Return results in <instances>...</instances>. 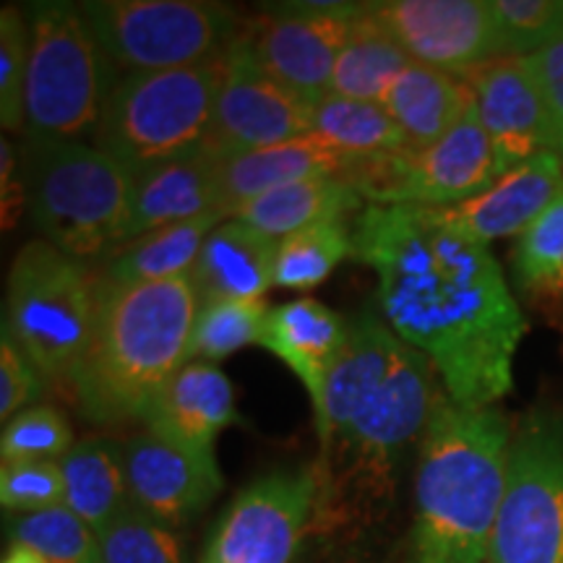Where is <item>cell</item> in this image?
<instances>
[{"label":"cell","instance_id":"26","mask_svg":"<svg viewBox=\"0 0 563 563\" xmlns=\"http://www.w3.org/2000/svg\"><path fill=\"white\" fill-rule=\"evenodd\" d=\"M382 104L405 133L407 150L422 152L462 121L464 112L473 108V91L462 76L412 63L394 81Z\"/></svg>","mask_w":563,"mask_h":563},{"label":"cell","instance_id":"32","mask_svg":"<svg viewBox=\"0 0 563 563\" xmlns=\"http://www.w3.org/2000/svg\"><path fill=\"white\" fill-rule=\"evenodd\" d=\"M511 269L514 285L527 298L563 302V191L517 238Z\"/></svg>","mask_w":563,"mask_h":563},{"label":"cell","instance_id":"11","mask_svg":"<svg viewBox=\"0 0 563 563\" xmlns=\"http://www.w3.org/2000/svg\"><path fill=\"white\" fill-rule=\"evenodd\" d=\"M313 102L272 79L238 37L224 53V70L203 150L230 159L313 133Z\"/></svg>","mask_w":563,"mask_h":563},{"label":"cell","instance_id":"1","mask_svg":"<svg viewBox=\"0 0 563 563\" xmlns=\"http://www.w3.org/2000/svg\"><path fill=\"white\" fill-rule=\"evenodd\" d=\"M352 258L376 274L386 327L439 371L449 399L493 407L514 389L527 319L488 245L428 207H373L352 222Z\"/></svg>","mask_w":563,"mask_h":563},{"label":"cell","instance_id":"41","mask_svg":"<svg viewBox=\"0 0 563 563\" xmlns=\"http://www.w3.org/2000/svg\"><path fill=\"white\" fill-rule=\"evenodd\" d=\"M16 152L9 136L0 141V191H3V228L9 230L16 224L21 207H26L24 199V183L21 173L16 175Z\"/></svg>","mask_w":563,"mask_h":563},{"label":"cell","instance_id":"12","mask_svg":"<svg viewBox=\"0 0 563 563\" xmlns=\"http://www.w3.org/2000/svg\"><path fill=\"white\" fill-rule=\"evenodd\" d=\"M316 470H274L230 504L201 563H290L316 519Z\"/></svg>","mask_w":563,"mask_h":563},{"label":"cell","instance_id":"44","mask_svg":"<svg viewBox=\"0 0 563 563\" xmlns=\"http://www.w3.org/2000/svg\"><path fill=\"white\" fill-rule=\"evenodd\" d=\"M410 563H412V561H410Z\"/></svg>","mask_w":563,"mask_h":563},{"label":"cell","instance_id":"37","mask_svg":"<svg viewBox=\"0 0 563 563\" xmlns=\"http://www.w3.org/2000/svg\"><path fill=\"white\" fill-rule=\"evenodd\" d=\"M74 449V433L60 410L47 405L30 407L3 426V462H60Z\"/></svg>","mask_w":563,"mask_h":563},{"label":"cell","instance_id":"7","mask_svg":"<svg viewBox=\"0 0 563 563\" xmlns=\"http://www.w3.org/2000/svg\"><path fill=\"white\" fill-rule=\"evenodd\" d=\"M97 319V277L47 241L16 253L3 329L47 382H68L87 355Z\"/></svg>","mask_w":563,"mask_h":563},{"label":"cell","instance_id":"9","mask_svg":"<svg viewBox=\"0 0 563 563\" xmlns=\"http://www.w3.org/2000/svg\"><path fill=\"white\" fill-rule=\"evenodd\" d=\"M79 9L102 53L125 70L199 66L243 32L235 11L199 0H89Z\"/></svg>","mask_w":563,"mask_h":563},{"label":"cell","instance_id":"10","mask_svg":"<svg viewBox=\"0 0 563 563\" xmlns=\"http://www.w3.org/2000/svg\"><path fill=\"white\" fill-rule=\"evenodd\" d=\"M488 563H563V418L534 412L514 433Z\"/></svg>","mask_w":563,"mask_h":563},{"label":"cell","instance_id":"43","mask_svg":"<svg viewBox=\"0 0 563 563\" xmlns=\"http://www.w3.org/2000/svg\"><path fill=\"white\" fill-rule=\"evenodd\" d=\"M3 563H42V559L37 553H32L30 548L24 545H11V551L5 553Z\"/></svg>","mask_w":563,"mask_h":563},{"label":"cell","instance_id":"6","mask_svg":"<svg viewBox=\"0 0 563 563\" xmlns=\"http://www.w3.org/2000/svg\"><path fill=\"white\" fill-rule=\"evenodd\" d=\"M222 70L224 55L186 68L129 70L112 84L91 144L133 175L199 150Z\"/></svg>","mask_w":563,"mask_h":563},{"label":"cell","instance_id":"28","mask_svg":"<svg viewBox=\"0 0 563 563\" xmlns=\"http://www.w3.org/2000/svg\"><path fill=\"white\" fill-rule=\"evenodd\" d=\"M363 211V196L344 178L298 180L269 191L238 211L235 220L251 224L272 241L321 222L347 220L352 211ZM232 220V217H230Z\"/></svg>","mask_w":563,"mask_h":563},{"label":"cell","instance_id":"38","mask_svg":"<svg viewBox=\"0 0 563 563\" xmlns=\"http://www.w3.org/2000/svg\"><path fill=\"white\" fill-rule=\"evenodd\" d=\"M506 58H527L563 37V0H493Z\"/></svg>","mask_w":563,"mask_h":563},{"label":"cell","instance_id":"36","mask_svg":"<svg viewBox=\"0 0 563 563\" xmlns=\"http://www.w3.org/2000/svg\"><path fill=\"white\" fill-rule=\"evenodd\" d=\"M32 34L16 5L0 11V123L5 131L26 125V79H30Z\"/></svg>","mask_w":563,"mask_h":563},{"label":"cell","instance_id":"4","mask_svg":"<svg viewBox=\"0 0 563 563\" xmlns=\"http://www.w3.org/2000/svg\"><path fill=\"white\" fill-rule=\"evenodd\" d=\"M439 378L422 352L402 344L399 361L376 397L321 446V460L313 467L319 477L316 522L368 519L389 501L407 452L420 446L435 407L446 397Z\"/></svg>","mask_w":563,"mask_h":563},{"label":"cell","instance_id":"18","mask_svg":"<svg viewBox=\"0 0 563 563\" xmlns=\"http://www.w3.org/2000/svg\"><path fill=\"white\" fill-rule=\"evenodd\" d=\"M563 191V157L538 154L506 170L473 199L433 209L439 220L470 241L490 245L501 238H519Z\"/></svg>","mask_w":563,"mask_h":563},{"label":"cell","instance_id":"24","mask_svg":"<svg viewBox=\"0 0 563 563\" xmlns=\"http://www.w3.org/2000/svg\"><path fill=\"white\" fill-rule=\"evenodd\" d=\"M277 241L241 220H224L209 232L191 282L199 302L209 300H264L274 287Z\"/></svg>","mask_w":563,"mask_h":563},{"label":"cell","instance_id":"34","mask_svg":"<svg viewBox=\"0 0 563 563\" xmlns=\"http://www.w3.org/2000/svg\"><path fill=\"white\" fill-rule=\"evenodd\" d=\"M269 308L264 300H209L196 311L188 363H217L232 352L258 344Z\"/></svg>","mask_w":563,"mask_h":563},{"label":"cell","instance_id":"17","mask_svg":"<svg viewBox=\"0 0 563 563\" xmlns=\"http://www.w3.org/2000/svg\"><path fill=\"white\" fill-rule=\"evenodd\" d=\"M464 81L470 84L475 112L504 173L538 154L555 152L543 91L530 79L522 60L498 58L464 76Z\"/></svg>","mask_w":563,"mask_h":563},{"label":"cell","instance_id":"19","mask_svg":"<svg viewBox=\"0 0 563 563\" xmlns=\"http://www.w3.org/2000/svg\"><path fill=\"white\" fill-rule=\"evenodd\" d=\"M402 340L376 313H361L350 321L347 342L329 371L321 405L316 407V428L323 446L365 410L391 376L402 352Z\"/></svg>","mask_w":563,"mask_h":563},{"label":"cell","instance_id":"30","mask_svg":"<svg viewBox=\"0 0 563 563\" xmlns=\"http://www.w3.org/2000/svg\"><path fill=\"white\" fill-rule=\"evenodd\" d=\"M313 133L350 157H376L407 150L405 133L382 102L327 95L313 108Z\"/></svg>","mask_w":563,"mask_h":563},{"label":"cell","instance_id":"27","mask_svg":"<svg viewBox=\"0 0 563 563\" xmlns=\"http://www.w3.org/2000/svg\"><path fill=\"white\" fill-rule=\"evenodd\" d=\"M66 498L63 506L100 532L131 506L125 454L112 439H87L60 460Z\"/></svg>","mask_w":563,"mask_h":563},{"label":"cell","instance_id":"13","mask_svg":"<svg viewBox=\"0 0 563 563\" xmlns=\"http://www.w3.org/2000/svg\"><path fill=\"white\" fill-rule=\"evenodd\" d=\"M368 11L420 66L464 79L506 58L493 0H378Z\"/></svg>","mask_w":563,"mask_h":563},{"label":"cell","instance_id":"8","mask_svg":"<svg viewBox=\"0 0 563 563\" xmlns=\"http://www.w3.org/2000/svg\"><path fill=\"white\" fill-rule=\"evenodd\" d=\"M26 133L47 139L95 136L112 89L110 58L87 26L79 5L32 3Z\"/></svg>","mask_w":563,"mask_h":563},{"label":"cell","instance_id":"21","mask_svg":"<svg viewBox=\"0 0 563 563\" xmlns=\"http://www.w3.org/2000/svg\"><path fill=\"white\" fill-rule=\"evenodd\" d=\"M235 420L230 378L201 361L183 365L144 415L146 431L196 454H214L217 435Z\"/></svg>","mask_w":563,"mask_h":563},{"label":"cell","instance_id":"33","mask_svg":"<svg viewBox=\"0 0 563 563\" xmlns=\"http://www.w3.org/2000/svg\"><path fill=\"white\" fill-rule=\"evenodd\" d=\"M9 538L11 545H24L37 553L42 563H104L100 534L66 506L13 514Z\"/></svg>","mask_w":563,"mask_h":563},{"label":"cell","instance_id":"2","mask_svg":"<svg viewBox=\"0 0 563 563\" xmlns=\"http://www.w3.org/2000/svg\"><path fill=\"white\" fill-rule=\"evenodd\" d=\"M511 439L496 407L441 399L418 446L412 563H488Z\"/></svg>","mask_w":563,"mask_h":563},{"label":"cell","instance_id":"16","mask_svg":"<svg viewBox=\"0 0 563 563\" xmlns=\"http://www.w3.org/2000/svg\"><path fill=\"white\" fill-rule=\"evenodd\" d=\"M123 454L131 506L173 530L199 517L222 490L214 454L188 452L152 431L125 441Z\"/></svg>","mask_w":563,"mask_h":563},{"label":"cell","instance_id":"29","mask_svg":"<svg viewBox=\"0 0 563 563\" xmlns=\"http://www.w3.org/2000/svg\"><path fill=\"white\" fill-rule=\"evenodd\" d=\"M412 66L399 42L371 16L368 3L352 19L350 37L336 58L329 95L361 102H384L394 81Z\"/></svg>","mask_w":563,"mask_h":563},{"label":"cell","instance_id":"39","mask_svg":"<svg viewBox=\"0 0 563 563\" xmlns=\"http://www.w3.org/2000/svg\"><path fill=\"white\" fill-rule=\"evenodd\" d=\"M60 462H3L0 470V504L5 511L34 514L63 506Z\"/></svg>","mask_w":563,"mask_h":563},{"label":"cell","instance_id":"42","mask_svg":"<svg viewBox=\"0 0 563 563\" xmlns=\"http://www.w3.org/2000/svg\"><path fill=\"white\" fill-rule=\"evenodd\" d=\"M543 100L548 108V118H551L555 154H561L563 157V81L543 89Z\"/></svg>","mask_w":563,"mask_h":563},{"label":"cell","instance_id":"40","mask_svg":"<svg viewBox=\"0 0 563 563\" xmlns=\"http://www.w3.org/2000/svg\"><path fill=\"white\" fill-rule=\"evenodd\" d=\"M42 394V373L26 361L9 332L0 336V418L3 426L19 412L30 410V405Z\"/></svg>","mask_w":563,"mask_h":563},{"label":"cell","instance_id":"23","mask_svg":"<svg viewBox=\"0 0 563 563\" xmlns=\"http://www.w3.org/2000/svg\"><path fill=\"white\" fill-rule=\"evenodd\" d=\"M347 332L350 323L332 308L313 298H298L269 308L258 344L290 365L311 394L316 410L321 405L329 371L347 342Z\"/></svg>","mask_w":563,"mask_h":563},{"label":"cell","instance_id":"5","mask_svg":"<svg viewBox=\"0 0 563 563\" xmlns=\"http://www.w3.org/2000/svg\"><path fill=\"white\" fill-rule=\"evenodd\" d=\"M19 173L30 220L55 249L87 262L123 243L133 191L123 162L87 141L26 133Z\"/></svg>","mask_w":563,"mask_h":563},{"label":"cell","instance_id":"20","mask_svg":"<svg viewBox=\"0 0 563 563\" xmlns=\"http://www.w3.org/2000/svg\"><path fill=\"white\" fill-rule=\"evenodd\" d=\"M355 157L336 150L321 136H302L222 159L217 167V211L235 217L245 203L298 180L344 178Z\"/></svg>","mask_w":563,"mask_h":563},{"label":"cell","instance_id":"14","mask_svg":"<svg viewBox=\"0 0 563 563\" xmlns=\"http://www.w3.org/2000/svg\"><path fill=\"white\" fill-rule=\"evenodd\" d=\"M352 19L355 16L308 11L302 3H282L249 21L241 40L272 79L319 104L332 87L336 58L350 37Z\"/></svg>","mask_w":563,"mask_h":563},{"label":"cell","instance_id":"3","mask_svg":"<svg viewBox=\"0 0 563 563\" xmlns=\"http://www.w3.org/2000/svg\"><path fill=\"white\" fill-rule=\"evenodd\" d=\"M199 298L191 272L133 287L97 285L87 355L68 378L89 422L144 420L165 384L188 363Z\"/></svg>","mask_w":563,"mask_h":563},{"label":"cell","instance_id":"35","mask_svg":"<svg viewBox=\"0 0 563 563\" xmlns=\"http://www.w3.org/2000/svg\"><path fill=\"white\" fill-rule=\"evenodd\" d=\"M100 534L104 563H186L180 538L136 506H129Z\"/></svg>","mask_w":563,"mask_h":563},{"label":"cell","instance_id":"31","mask_svg":"<svg viewBox=\"0 0 563 563\" xmlns=\"http://www.w3.org/2000/svg\"><path fill=\"white\" fill-rule=\"evenodd\" d=\"M352 256V224L347 220L321 222L277 241L274 287L311 290L329 279L344 258Z\"/></svg>","mask_w":563,"mask_h":563},{"label":"cell","instance_id":"22","mask_svg":"<svg viewBox=\"0 0 563 563\" xmlns=\"http://www.w3.org/2000/svg\"><path fill=\"white\" fill-rule=\"evenodd\" d=\"M220 162L222 159H217L209 150L199 146V150L165 159L133 175L123 243L136 241L146 232L167 228V224L188 222L217 211V167Z\"/></svg>","mask_w":563,"mask_h":563},{"label":"cell","instance_id":"25","mask_svg":"<svg viewBox=\"0 0 563 563\" xmlns=\"http://www.w3.org/2000/svg\"><path fill=\"white\" fill-rule=\"evenodd\" d=\"M228 220L220 211L196 217L188 222H175L152 230L146 235L115 245L102 256V269L97 274L100 287H133L165 282L194 269L196 258L209 232Z\"/></svg>","mask_w":563,"mask_h":563},{"label":"cell","instance_id":"15","mask_svg":"<svg viewBox=\"0 0 563 563\" xmlns=\"http://www.w3.org/2000/svg\"><path fill=\"white\" fill-rule=\"evenodd\" d=\"M504 170L493 152L475 104L441 141L422 152L394 157V180L386 207L443 209L483 194Z\"/></svg>","mask_w":563,"mask_h":563}]
</instances>
